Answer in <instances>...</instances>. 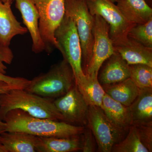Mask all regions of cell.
I'll list each match as a JSON object with an SVG mask.
<instances>
[{"instance_id": "6da1fadb", "label": "cell", "mask_w": 152, "mask_h": 152, "mask_svg": "<svg viewBox=\"0 0 152 152\" xmlns=\"http://www.w3.org/2000/svg\"><path fill=\"white\" fill-rule=\"evenodd\" d=\"M3 121L6 125L5 132H22L38 137H73L83 134L85 128L64 122L34 117L20 109L8 112Z\"/></svg>"}, {"instance_id": "7a4b0ae2", "label": "cell", "mask_w": 152, "mask_h": 152, "mask_svg": "<svg viewBox=\"0 0 152 152\" xmlns=\"http://www.w3.org/2000/svg\"><path fill=\"white\" fill-rule=\"evenodd\" d=\"M13 109L21 110L37 118L63 121L54 99L28 92L24 89H13L0 95V121H3L7 113Z\"/></svg>"}, {"instance_id": "3957f363", "label": "cell", "mask_w": 152, "mask_h": 152, "mask_svg": "<svg viewBox=\"0 0 152 152\" xmlns=\"http://www.w3.org/2000/svg\"><path fill=\"white\" fill-rule=\"evenodd\" d=\"M75 85L72 67L63 59L52 66L47 72L30 80L24 90L43 97L54 100L66 94Z\"/></svg>"}, {"instance_id": "277c9868", "label": "cell", "mask_w": 152, "mask_h": 152, "mask_svg": "<svg viewBox=\"0 0 152 152\" xmlns=\"http://www.w3.org/2000/svg\"><path fill=\"white\" fill-rule=\"evenodd\" d=\"M65 12L73 20L77 28L81 47L82 67L85 75L92 57L94 16L90 13L85 0H66Z\"/></svg>"}, {"instance_id": "5b68a950", "label": "cell", "mask_w": 152, "mask_h": 152, "mask_svg": "<svg viewBox=\"0 0 152 152\" xmlns=\"http://www.w3.org/2000/svg\"><path fill=\"white\" fill-rule=\"evenodd\" d=\"M54 37L57 42L56 48L72 67L76 83L85 75L82 67L80 42L75 25L70 17L65 15L55 31Z\"/></svg>"}, {"instance_id": "8992f818", "label": "cell", "mask_w": 152, "mask_h": 152, "mask_svg": "<svg viewBox=\"0 0 152 152\" xmlns=\"http://www.w3.org/2000/svg\"><path fill=\"white\" fill-rule=\"evenodd\" d=\"M31 1L39 15V29L45 46V51L50 53L56 48L54 34L64 17L66 0Z\"/></svg>"}, {"instance_id": "52a82bcc", "label": "cell", "mask_w": 152, "mask_h": 152, "mask_svg": "<svg viewBox=\"0 0 152 152\" xmlns=\"http://www.w3.org/2000/svg\"><path fill=\"white\" fill-rule=\"evenodd\" d=\"M87 121L99 152H112L114 146L124 138L125 133L112 125L101 107L89 106Z\"/></svg>"}, {"instance_id": "ba28073f", "label": "cell", "mask_w": 152, "mask_h": 152, "mask_svg": "<svg viewBox=\"0 0 152 152\" xmlns=\"http://www.w3.org/2000/svg\"><path fill=\"white\" fill-rule=\"evenodd\" d=\"M90 13L99 15L110 27V36L113 43L127 37L128 32L136 24L126 19L115 3L110 0H85Z\"/></svg>"}, {"instance_id": "9c48e42d", "label": "cell", "mask_w": 152, "mask_h": 152, "mask_svg": "<svg viewBox=\"0 0 152 152\" xmlns=\"http://www.w3.org/2000/svg\"><path fill=\"white\" fill-rule=\"evenodd\" d=\"M109 32L108 24L100 16L95 15L92 57L85 75L98 77L103 64L115 52Z\"/></svg>"}, {"instance_id": "30bf717a", "label": "cell", "mask_w": 152, "mask_h": 152, "mask_svg": "<svg viewBox=\"0 0 152 152\" xmlns=\"http://www.w3.org/2000/svg\"><path fill=\"white\" fill-rule=\"evenodd\" d=\"M54 104L62 116L63 122L81 126L88 124L89 105L76 85L66 94L54 100Z\"/></svg>"}, {"instance_id": "8fae6325", "label": "cell", "mask_w": 152, "mask_h": 152, "mask_svg": "<svg viewBox=\"0 0 152 152\" xmlns=\"http://www.w3.org/2000/svg\"><path fill=\"white\" fill-rule=\"evenodd\" d=\"M16 8L21 14L23 22L32 41V50L38 54L45 50V46L39 29V15L31 0H14Z\"/></svg>"}, {"instance_id": "7c38bea8", "label": "cell", "mask_w": 152, "mask_h": 152, "mask_svg": "<svg viewBox=\"0 0 152 152\" xmlns=\"http://www.w3.org/2000/svg\"><path fill=\"white\" fill-rule=\"evenodd\" d=\"M115 50L129 65L143 64L152 67V48L128 36L113 43Z\"/></svg>"}, {"instance_id": "4fadbf2b", "label": "cell", "mask_w": 152, "mask_h": 152, "mask_svg": "<svg viewBox=\"0 0 152 152\" xmlns=\"http://www.w3.org/2000/svg\"><path fill=\"white\" fill-rule=\"evenodd\" d=\"M98 80L102 86L114 84L130 78V66L116 51L105 61Z\"/></svg>"}, {"instance_id": "5bb4252c", "label": "cell", "mask_w": 152, "mask_h": 152, "mask_svg": "<svg viewBox=\"0 0 152 152\" xmlns=\"http://www.w3.org/2000/svg\"><path fill=\"white\" fill-rule=\"evenodd\" d=\"M12 1L4 3L0 1V45L9 47L12 39L17 35H23L28 32L14 15Z\"/></svg>"}, {"instance_id": "9a60e30c", "label": "cell", "mask_w": 152, "mask_h": 152, "mask_svg": "<svg viewBox=\"0 0 152 152\" xmlns=\"http://www.w3.org/2000/svg\"><path fill=\"white\" fill-rule=\"evenodd\" d=\"M101 108L114 126L123 132H128L132 125L129 107L114 100L105 93Z\"/></svg>"}, {"instance_id": "2e32d148", "label": "cell", "mask_w": 152, "mask_h": 152, "mask_svg": "<svg viewBox=\"0 0 152 152\" xmlns=\"http://www.w3.org/2000/svg\"><path fill=\"white\" fill-rule=\"evenodd\" d=\"M129 108L132 125H152V88L140 89Z\"/></svg>"}, {"instance_id": "e0dca14e", "label": "cell", "mask_w": 152, "mask_h": 152, "mask_svg": "<svg viewBox=\"0 0 152 152\" xmlns=\"http://www.w3.org/2000/svg\"><path fill=\"white\" fill-rule=\"evenodd\" d=\"M39 137L22 132H4L0 142L7 152H36Z\"/></svg>"}, {"instance_id": "ac0fdd59", "label": "cell", "mask_w": 152, "mask_h": 152, "mask_svg": "<svg viewBox=\"0 0 152 152\" xmlns=\"http://www.w3.org/2000/svg\"><path fill=\"white\" fill-rule=\"evenodd\" d=\"M117 6L129 22L143 24L152 18V9L145 0H120Z\"/></svg>"}, {"instance_id": "d6986e66", "label": "cell", "mask_w": 152, "mask_h": 152, "mask_svg": "<svg viewBox=\"0 0 152 152\" xmlns=\"http://www.w3.org/2000/svg\"><path fill=\"white\" fill-rule=\"evenodd\" d=\"M80 135L70 138L39 137L37 152H72L82 150Z\"/></svg>"}, {"instance_id": "ffe728a7", "label": "cell", "mask_w": 152, "mask_h": 152, "mask_svg": "<svg viewBox=\"0 0 152 152\" xmlns=\"http://www.w3.org/2000/svg\"><path fill=\"white\" fill-rule=\"evenodd\" d=\"M102 86L110 97L126 107L132 104L140 90L130 78L117 83Z\"/></svg>"}, {"instance_id": "44dd1931", "label": "cell", "mask_w": 152, "mask_h": 152, "mask_svg": "<svg viewBox=\"0 0 152 152\" xmlns=\"http://www.w3.org/2000/svg\"><path fill=\"white\" fill-rule=\"evenodd\" d=\"M76 86L89 106L101 107L105 92L98 77L85 75L76 83Z\"/></svg>"}, {"instance_id": "7402d4cb", "label": "cell", "mask_w": 152, "mask_h": 152, "mask_svg": "<svg viewBox=\"0 0 152 152\" xmlns=\"http://www.w3.org/2000/svg\"><path fill=\"white\" fill-rule=\"evenodd\" d=\"M127 135L113 147L112 152H149L141 141L137 129L135 125H132Z\"/></svg>"}, {"instance_id": "603a6c76", "label": "cell", "mask_w": 152, "mask_h": 152, "mask_svg": "<svg viewBox=\"0 0 152 152\" xmlns=\"http://www.w3.org/2000/svg\"><path fill=\"white\" fill-rule=\"evenodd\" d=\"M130 78L140 89L152 88V67L143 64L129 65Z\"/></svg>"}, {"instance_id": "cb8c5ba5", "label": "cell", "mask_w": 152, "mask_h": 152, "mask_svg": "<svg viewBox=\"0 0 152 152\" xmlns=\"http://www.w3.org/2000/svg\"><path fill=\"white\" fill-rule=\"evenodd\" d=\"M127 36L143 45L152 48V18L145 23L134 26L128 32Z\"/></svg>"}, {"instance_id": "d4e9b609", "label": "cell", "mask_w": 152, "mask_h": 152, "mask_svg": "<svg viewBox=\"0 0 152 152\" xmlns=\"http://www.w3.org/2000/svg\"><path fill=\"white\" fill-rule=\"evenodd\" d=\"M135 125L143 144L149 152H152V125Z\"/></svg>"}, {"instance_id": "484cf974", "label": "cell", "mask_w": 152, "mask_h": 152, "mask_svg": "<svg viewBox=\"0 0 152 152\" xmlns=\"http://www.w3.org/2000/svg\"><path fill=\"white\" fill-rule=\"evenodd\" d=\"M83 135L82 137L83 145L82 151L83 152L96 151V144L94 137L88 125L85 126Z\"/></svg>"}, {"instance_id": "4316f807", "label": "cell", "mask_w": 152, "mask_h": 152, "mask_svg": "<svg viewBox=\"0 0 152 152\" xmlns=\"http://www.w3.org/2000/svg\"><path fill=\"white\" fill-rule=\"evenodd\" d=\"M14 58V55L10 47L0 45V73L5 74L7 67L5 64H11Z\"/></svg>"}, {"instance_id": "83f0119b", "label": "cell", "mask_w": 152, "mask_h": 152, "mask_svg": "<svg viewBox=\"0 0 152 152\" xmlns=\"http://www.w3.org/2000/svg\"><path fill=\"white\" fill-rule=\"evenodd\" d=\"M0 80L3 81L15 88L25 89L29 83L30 80L21 77H12L0 73Z\"/></svg>"}, {"instance_id": "f1b7e54d", "label": "cell", "mask_w": 152, "mask_h": 152, "mask_svg": "<svg viewBox=\"0 0 152 152\" xmlns=\"http://www.w3.org/2000/svg\"><path fill=\"white\" fill-rule=\"evenodd\" d=\"M13 89H15L13 87L3 81L0 80V95L9 92ZM17 89V88H16ZM6 125L3 121H0V134L5 132Z\"/></svg>"}, {"instance_id": "f546056e", "label": "cell", "mask_w": 152, "mask_h": 152, "mask_svg": "<svg viewBox=\"0 0 152 152\" xmlns=\"http://www.w3.org/2000/svg\"><path fill=\"white\" fill-rule=\"evenodd\" d=\"M0 152H7L6 148L1 142H0Z\"/></svg>"}, {"instance_id": "4dcf8cb0", "label": "cell", "mask_w": 152, "mask_h": 152, "mask_svg": "<svg viewBox=\"0 0 152 152\" xmlns=\"http://www.w3.org/2000/svg\"><path fill=\"white\" fill-rule=\"evenodd\" d=\"M1 1L4 3L9 2L12 1V0H0Z\"/></svg>"}, {"instance_id": "1f68e13d", "label": "cell", "mask_w": 152, "mask_h": 152, "mask_svg": "<svg viewBox=\"0 0 152 152\" xmlns=\"http://www.w3.org/2000/svg\"><path fill=\"white\" fill-rule=\"evenodd\" d=\"M111 1H112V2L114 3H117L118 1H119L120 0H110Z\"/></svg>"}]
</instances>
